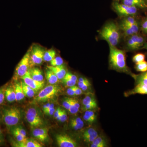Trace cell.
Here are the masks:
<instances>
[{"label": "cell", "instance_id": "484cf974", "mask_svg": "<svg viewBox=\"0 0 147 147\" xmlns=\"http://www.w3.org/2000/svg\"><path fill=\"white\" fill-rule=\"evenodd\" d=\"M10 131L11 134L14 136L16 141L18 142H24L27 140L26 137H24L21 135L17 130L14 128V127H10Z\"/></svg>", "mask_w": 147, "mask_h": 147}, {"label": "cell", "instance_id": "f1b7e54d", "mask_svg": "<svg viewBox=\"0 0 147 147\" xmlns=\"http://www.w3.org/2000/svg\"><path fill=\"white\" fill-rule=\"evenodd\" d=\"M135 69L137 71L144 72L147 71V62L144 61L136 63Z\"/></svg>", "mask_w": 147, "mask_h": 147}, {"label": "cell", "instance_id": "f546056e", "mask_svg": "<svg viewBox=\"0 0 147 147\" xmlns=\"http://www.w3.org/2000/svg\"><path fill=\"white\" fill-rule=\"evenodd\" d=\"M145 55L142 53H139L137 55H134L132 58V61L135 63H139L145 61Z\"/></svg>", "mask_w": 147, "mask_h": 147}, {"label": "cell", "instance_id": "5b68a950", "mask_svg": "<svg viewBox=\"0 0 147 147\" xmlns=\"http://www.w3.org/2000/svg\"><path fill=\"white\" fill-rule=\"evenodd\" d=\"M26 119L30 126L33 128L39 127L44 125V121L36 108L28 109L26 113Z\"/></svg>", "mask_w": 147, "mask_h": 147}, {"label": "cell", "instance_id": "4316f807", "mask_svg": "<svg viewBox=\"0 0 147 147\" xmlns=\"http://www.w3.org/2000/svg\"><path fill=\"white\" fill-rule=\"evenodd\" d=\"M56 53L55 50L51 49L46 51L44 53L43 60L45 61H51L56 57Z\"/></svg>", "mask_w": 147, "mask_h": 147}, {"label": "cell", "instance_id": "2e32d148", "mask_svg": "<svg viewBox=\"0 0 147 147\" xmlns=\"http://www.w3.org/2000/svg\"><path fill=\"white\" fill-rule=\"evenodd\" d=\"M98 137L97 131L93 128L88 129L84 131L83 134L84 141L86 143H91Z\"/></svg>", "mask_w": 147, "mask_h": 147}, {"label": "cell", "instance_id": "83f0119b", "mask_svg": "<svg viewBox=\"0 0 147 147\" xmlns=\"http://www.w3.org/2000/svg\"><path fill=\"white\" fill-rule=\"evenodd\" d=\"M138 24L136 19L133 17V16H129L124 17L122 20L121 24L124 25H133Z\"/></svg>", "mask_w": 147, "mask_h": 147}, {"label": "cell", "instance_id": "11a10c76", "mask_svg": "<svg viewBox=\"0 0 147 147\" xmlns=\"http://www.w3.org/2000/svg\"><path fill=\"white\" fill-rule=\"evenodd\" d=\"M50 103H47V104H45V105H44V106H43L42 110H43V112L47 110L48 107H49V105H50Z\"/></svg>", "mask_w": 147, "mask_h": 147}, {"label": "cell", "instance_id": "5bb4252c", "mask_svg": "<svg viewBox=\"0 0 147 147\" xmlns=\"http://www.w3.org/2000/svg\"><path fill=\"white\" fill-rule=\"evenodd\" d=\"M47 68L53 71L60 80H62L67 72L65 67L63 65L56 66H47Z\"/></svg>", "mask_w": 147, "mask_h": 147}, {"label": "cell", "instance_id": "74e56055", "mask_svg": "<svg viewBox=\"0 0 147 147\" xmlns=\"http://www.w3.org/2000/svg\"><path fill=\"white\" fill-rule=\"evenodd\" d=\"M89 82V81L87 78L81 77V78H79V82H78V87L80 88H82L84 85H86Z\"/></svg>", "mask_w": 147, "mask_h": 147}, {"label": "cell", "instance_id": "d6a6232c", "mask_svg": "<svg viewBox=\"0 0 147 147\" xmlns=\"http://www.w3.org/2000/svg\"><path fill=\"white\" fill-rule=\"evenodd\" d=\"M94 96L92 95H87L84 99H83L82 103L84 105H86L87 104H90L91 102L95 100Z\"/></svg>", "mask_w": 147, "mask_h": 147}, {"label": "cell", "instance_id": "9a60e30c", "mask_svg": "<svg viewBox=\"0 0 147 147\" xmlns=\"http://www.w3.org/2000/svg\"><path fill=\"white\" fill-rule=\"evenodd\" d=\"M121 1L122 3L124 4L134 7L137 8H147V0H121Z\"/></svg>", "mask_w": 147, "mask_h": 147}, {"label": "cell", "instance_id": "7c38bea8", "mask_svg": "<svg viewBox=\"0 0 147 147\" xmlns=\"http://www.w3.org/2000/svg\"><path fill=\"white\" fill-rule=\"evenodd\" d=\"M121 30L123 32L126 36H129L138 33L139 31V24L133 25H124L120 24L119 26Z\"/></svg>", "mask_w": 147, "mask_h": 147}, {"label": "cell", "instance_id": "7dc6e473", "mask_svg": "<svg viewBox=\"0 0 147 147\" xmlns=\"http://www.w3.org/2000/svg\"><path fill=\"white\" fill-rule=\"evenodd\" d=\"M67 94L70 96H73L75 95V92L73 89V87H69L67 90Z\"/></svg>", "mask_w": 147, "mask_h": 147}, {"label": "cell", "instance_id": "f5cc1de1", "mask_svg": "<svg viewBox=\"0 0 147 147\" xmlns=\"http://www.w3.org/2000/svg\"><path fill=\"white\" fill-rule=\"evenodd\" d=\"M71 99H72V102H73L74 104V106H75L76 108L79 109L80 107V104H79V101L76 100L75 98H71Z\"/></svg>", "mask_w": 147, "mask_h": 147}, {"label": "cell", "instance_id": "8d00e7d4", "mask_svg": "<svg viewBox=\"0 0 147 147\" xmlns=\"http://www.w3.org/2000/svg\"><path fill=\"white\" fill-rule=\"evenodd\" d=\"M84 114L88 116L94 122L96 120V115L94 111H93L92 110H86L85 112V114Z\"/></svg>", "mask_w": 147, "mask_h": 147}, {"label": "cell", "instance_id": "9c48e42d", "mask_svg": "<svg viewBox=\"0 0 147 147\" xmlns=\"http://www.w3.org/2000/svg\"><path fill=\"white\" fill-rule=\"evenodd\" d=\"M56 139L59 147H76L78 146L76 141L67 134H57Z\"/></svg>", "mask_w": 147, "mask_h": 147}, {"label": "cell", "instance_id": "f907efd6", "mask_svg": "<svg viewBox=\"0 0 147 147\" xmlns=\"http://www.w3.org/2000/svg\"><path fill=\"white\" fill-rule=\"evenodd\" d=\"M56 110V109H55V108H53L52 109H50V110L45 111V112H44V113L46 115H54Z\"/></svg>", "mask_w": 147, "mask_h": 147}, {"label": "cell", "instance_id": "e575fe53", "mask_svg": "<svg viewBox=\"0 0 147 147\" xmlns=\"http://www.w3.org/2000/svg\"><path fill=\"white\" fill-rule=\"evenodd\" d=\"M62 82L66 86L71 87L75 86L77 81H74V80H70V79L63 78L62 79Z\"/></svg>", "mask_w": 147, "mask_h": 147}, {"label": "cell", "instance_id": "7bdbcfd3", "mask_svg": "<svg viewBox=\"0 0 147 147\" xmlns=\"http://www.w3.org/2000/svg\"><path fill=\"white\" fill-rule=\"evenodd\" d=\"M13 127L21 135L24 136V137H26V132L24 128H22L21 127H16L15 126Z\"/></svg>", "mask_w": 147, "mask_h": 147}, {"label": "cell", "instance_id": "d4e9b609", "mask_svg": "<svg viewBox=\"0 0 147 147\" xmlns=\"http://www.w3.org/2000/svg\"><path fill=\"white\" fill-rule=\"evenodd\" d=\"M107 146V144L105 140L101 137H98L92 142L90 145L91 147H105Z\"/></svg>", "mask_w": 147, "mask_h": 147}, {"label": "cell", "instance_id": "44dd1931", "mask_svg": "<svg viewBox=\"0 0 147 147\" xmlns=\"http://www.w3.org/2000/svg\"><path fill=\"white\" fill-rule=\"evenodd\" d=\"M30 72L31 76L34 80L37 82H42L43 81V76L42 72L39 69L33 68L30 70Z\"/></svg>", "mask_w": 147, "mask_h": 147}, {"label": "cell", "instance_id": "1f68e13d", "mask_svg": "<svg viewBox=\"0 0 147 147\" xmlns=\"http://www.w3.org/2000/svg\"><path fill=\"white\" fill-rule=\"evenodd\" d=\"M56 119L58 121H59L62 123L64 122L67 120V115L65 110L62 109L59 116Z\"/></svg>", "mask_w": 147, "mask_h": 147}, {"label": "cell", "instance_id": "7a4b0ae2", "mask_svg": "<svg viewBox=\"0 0 147 147\" xmlns=\"http://www.w3.org/2000/svg\"><path fill=\"white\" fill-rule=\"evenodd\" d=\"M120 29L113 22H109L105 24L99 31L101 39L107 41L109 46L116 47L120 41Z\"/></svg>", "mask_w": 147, "mask_h": 147}, {"label": "cell", "instance_id": "ba28073f", "mask_svg": "<svg viewBox=\"0 0 147 147\" xmlns=\"http://www.w3.org/2000/svg\"><path fill=\"white\" fill-rule=\"evenodd\" d=\"M30 60V52H27L18 63L15 70V77H21L24 76L28 71Z\"/></svg>", "mask_w": 147, "mask_h": 147}, {"label": "cell", "instance_id": "277c9868", "mask_svg": "<svg viewBox=\"0 0 147 147\" xmlns=\"http://www.w3.org/2000/svg\"><path fill=\"white\" fill-rule=\"evenodd\" d=\"M60 91L59 88L56 85H49L39 92L35 100L38 102L47 101L55 97L59 92Z\"/></svg>", "mask_w": 147, "mask_h": 147}, {"label": "cell", "instance_id": "6da1fadb", "mask_svg": "<svg viewBox=\"0 0 147 147\" xmlns=\"http://www.w3.org/2000/svg\"><path fill=\"white\" fill-rule=\"evenodd\" d=\"M109 63L110 68L113 70L130 73L126 65L125 53L123 50L118 49L116 47L110 46Z\"/></svg>", "mask_w": 147, "mask_h": 147}, {"label": "cell", "instance_id": "30bf717a", "mask_svg": "<svg viewBox=\"0 0 147 147\" xmlns=\"http://www.w3.org/2000/svg\"><path fill=\"white\" fill-rule=\"evenodd\" d=\"M44 50L39 46H33L30 53V60L32 63L34 65H39L43 60Z\"/></svg>", "mask_w": 147, "mask_h": 147}, {"label": "cell", "instance_id": "9f6ffc18", "mask_svg": "<svg viewBox=\"0 0 147 147\" xmlns=\"http://www.w3.org/2000/svg\"><path fill=\"white\" fill-rule=\"evenodd\" d=\"M145 48H146V49L147 50V44L146 45H145Z\"/></svg>", "mask_w": 147, "mask_h": 147}, {"label": "cell", "instance_id": "ab89813d", "mask_svg": "<svg viewBox=\"0 0 147 147\" xmlns=\"http://www.w3.org/2000/svg\"><path fill=\"white\" fill-rule=\"evenodd\" d=\"M63 106L67 110H69L70 107V98H67L63 102Z\"/></svg>", "mask_w": 147, "mask_h": 147}, {"label": "cell", "instance_id": "681fc988", "mask_svg": "<svg viewBox=\"0 0 147 147\" xmlns=\"http://www.w3.org/2000/svg\"><path fill=\"white\" fill-rule=\"evenodd\" d=\"M83 118H84V120L86 121L89 123L92 124L94 122V121L90 118L88 116H87V115H85V114L84 115Z\"/></svg>", "mask_w": 147, "mask_h": 147}, {"label": "cell", "instance_id": "b9f144b4", "mask_svg": "<svg viewBox=\"0 0 147 147\" xmlns=\"http://www.w3.org/2000/svg\"><path fill=\"white\" fill-rule=\"evenodd\" d=\"M70 126L74 130H78L81 129L84 126V123L80 124L70 123Z\"/></svg>", "mask_w": 147, "mask_h": 147}, {"label": "cell", "instance_id": "ee69618b", "mask_svg": "<svg viewBox=\"0 0 147 147\" xmlns=\"http://www.w3.org/2000/svg\"><path fill=\"white\" fill-rule=\"evenodd\" d=\"M72 87H73V89L74 90V92H75V95H80L83 94V90H82V89L79 88V87L74 86H72Z\"/></svg>", "mask_w": 147, "mask_h": 147}, {"label": "cell", "instance_id": "603a6c76", "mask_svg": "<svg viewBox=\"0 0 147 147\" xmlns=\"http://www.w3.org/2000/svg\"><path fill=\"white\" fill-rule=\"evenodd\" d=\"M46 78L47 82L51 85L57 84L59 80L55 74L49 69L46 71Z\"/></svg>", "mask_w": 147, "mask_h": 147}, {"label": "cell", "instance_id": "ffe728a7", "mask_svg": "<svg viewBox=\"0 0 147 147\" xmlns=\"http://www.w3.org/2000/svg\"><path fill=\"white\" fill-rule=\"evenodd\" d=\"M134 78L135 84L147 85V71L139 74H131Z\"/></svg>", "mask_w": 147, "mask_h": 147}, {"label": "cell", "instance_id": "836d02e7", "mask_svg": "<svg viewBox=\"0 0 147 147\" xmlns=\"http://www.w3.org/2000/svg\"><path fill=\"white\" fill-rule=\"evenodd\" d=\"M97 102H96V100H95L90 104L84 105L83 109L86 111L88 110H93L97 108Z\"/></svg>", "mask_w": 147, "mask_h": 147}, {"label": "cell", "instance_id": "60d3db41", "mask_svg": "<svg viewBox=\"0 0 147 147\" xmlns=\"http://www.w3.org/2000/svg\"><path fill=\"white\" fill-rule=\"evenodd\" d=\"M64 79H70L74 81H77V77L76 75L69 72H67L66 74L64 77Z\"/></svg>", "mask_w": 147, "mask_h": 147}, {"label": "cell", "instance_id": "d6986e66", "mask_svg": "<svg viewBox=\"0 0 147 147\" xmlns=\"http://www.w3.org/2000/svg\"><path fill=\"white\" fill-rule=\"evenodd\" d=\"M5 95L6 99L8 102H12L16 100V94L14 91V87L11 86L6 87Z\"/></svg>", "mask_w": 147, "mask_h": 147}, {"label": "cell", "instance_id": "6f0895ef", "mask_svg": "<svg viewBox=\"0 0 147 147\" xmlns=\"http://www.w3.org/2000/svg\"><path fill=\"white\" fill-rule=\"evenodd\" d=\"M1 111H0V120H1Z\"/></svg>", "mask_w": 147, "mask_h": 147}, {"label": "cell", "instance_id": "cb8c5ba5", "mask_svg": "<svg viewBox=\"0 0 147 147\" xmlns=\"http://www.w3.org/2000/svg\"><path fill=\"white\" fill-rule=\"evenodd\" d=\"M21 83L25 96L28 98L34 97L35 93L34 90L25 84L24 81H21Z\"/></svg>", "mask_w": 147, "mask_h": 147}, {"label": "cell", "instance_id": "52a82bcc", "mask_svg": "<svg viewBox=\"0 0 147 147\" xmlns=\"http://www.w3.org/2000/svg\"><path fill=\"white\" fill-rule=\"evenodd\" d=\"M128 37L126 42V47L128 50L134 51L139 50L145 44L144 38L138 34Z\"/></svg>", "mask_w": 147, "mask_h": 147}, {"label": "cell", "instance_id": "db71d44e", "mask_svg": "<svg viewBox=\"0 0 147 147\" xmlns=\"http://www.w3.org/2000/svg\"><path fill=\"white\" fill-rule=\"evenodd\" d=\"M4 141L3 137V134L1 129L0 127V144L3 143Z\"/></svg>", "mask_w": 147, "mask_h": 147}, {"label": "cell", "instance_id": "7402d4cb", "mask_svg": "<svg viewBox=\"0 0 147 147\" xmlns=\"http://www.w3.org/2000/svg\"><path fill=\"white\" fill-rule=\"evenodd\" d=\"M13 87L16 94V101H20L23 100L25 97V95L21 83L19 82L16 83Z\"/></svg>", "mask_w": 147, "mask_h": 147}, {"label": "cell", "instance_id": "bcb514c9", "mask_svg": "<svg viewBox=\"0 0 147 147\" xmlns=\"http://www.w3.org/2000/svg\"><path fill=\"white\" fill-rule=\"evenodd\" d=\"M142 30L145 33L147 34V18L143 21L142 25Z\"/></svg>", "mask_w": 147, "mask_h": 147}, {"label": "cell", "instance_id": "8fae6325", "mask_svg": "<svg viewBox=\"0 0 147 147\" xmlns=\"http://www.w3.org/2000/svg\"><path fill=\"white\" fill-rule=\"evenodd\" d=\"M21 78L23 80L25 84L31 87L35 91H38L44 86V81L39 82L34 80L31 76L30 71L29 70L24 76L21 77Z\"/></svg>", "mask_w": 147, "mask_h": 147}, {"label": "cell", "instance_id": "816d5d0a", "mask_svg": "<svg viewBox=\"0 0 147 147\" xmlns=\"http://www.w3.org/2000/svg\"><path fill=\"white\" fill-rule=\"evenodd\" d=\"M91 84L90 82L88 83H87L86 85H84V86L82 87V90H83V91H86L87 90H88L89 88L91 87Z\"/></svg>", "mask_w": 147, "mask_h": 147}, {"label": "cell", "instance_id": "f6af8a7d", "mask_svg": "<svg viewBox=\"0 0 147 147\" xmlns=\"http://www.w3.org/2000/svg\"><path fill=\"white\" fill-rule=\"evenodd\" d=\"M82 123H84V122L82 121V119L79 117L71 119L70 122V123L80 124Z\"/></svg>", "mask_w": 147, "mask_h": 147}, {"label": "cell", "instance_id": "f35d334b", "mask_svg": "<svg viewBox=\"0 0 147 147\" xmlns=\"http://www.w3.org/2000/svg\"><path fill=\"white\" fill-rule=\"evenodd\" d=\"M6 88L4 87L0 88V105L2 104L5 98V93Z\"/></svg>", "mask_w": 147, "mask_h": 147}, {"label": "cell", "instance_id": "8992f818", "mask_svg": "<svg viewBox=\"0 0 147 147\" xmlns=\"http://www.w3.org/2000/svg\"><path fill=\"white\" fill-rule=\"evenodd\" d=\"M112 6L116 13L122 17L134 16L137 12V7L127 5L117 1H114Z\"/></svg>", "mask_w": 147, "mask_h": 147}, {"label": "cell", "instance_id": "4dcf8cb0", "mask_svg": "<svg viewBox=\"0 0 147 147\" xmlns=\"http://www.w3.org/2000/svg\"><path fill=\"white\" fill-rule=\"evenodd\" d=\"M63 63V60L60 57H55L50 61V64L53 66L62 65Z\"/></svg>", "mask_w": 147, "mask_h": 147}, {"label": "cell", "instance_id": "ac0fdd59", "mask_svg": "<svg viewBox=\"0 0 147 147\" xmlns=\"http://www.w3.org/2000/svg\"><path fill=\"white\" fill-rule=\"evenodd\" d=\"M13 146L18 147H41V145L36 141L27 139L24 142H18L13 143Z\"/></svg>", "mask_w": 147, "mask_h": 147}, {"label": "cell", "instance_id": "c3c4849f", "mask_svg": "<svg viewBox=\"0 0 147 147\" xmlns=\"http://www.w3.org/2000/svg\"><path fill=\"white\" fill-rule=\"evenodd\" d=\"M61 110L62 109H61L60 108H58L56 109V110H55V113H54L53 115H54V118H55L56 119L59 116Z\"/></svg>", "mask_w": 147, "mask_h": 147}, {"label": "cell", "instance_id": "3957f363", "mask_svg": "<svg viewBox=\"0 0 147 147\" xmlns=\"http://www.w3.org/2000/svg\"><path fill=\"white\" fill-rule=\"evenodd\" d=\"M21 119V111L18 108L14 107L4 109L3 120L9 128L16 125Z\"/></svg>", "mask_w": 147, "mask_h": 147}, {"label": "cell", "instance_id": "4fadbf2b", "mask_svg": "<svg viewBox=\"0 0 147 147\" xmlns=\"http://www.w3.org/2000/svg\"><path fill=\"white\" fill-rule=\"evenodd\" d=\"M32 134L35 138L40 142H45L48 139L49 136L48 129L46 127L36 128L33 131Z\"/></svg>", "mask_w": 147, "mask_h": 147}, {"label": "cell", "instance_id": "d590c367", "mask_svg": "<svg viewBox=\"0 0 147 147\" xmlns=\"http://www.w3.org/2000/svg\"><path fill=\"white\" fill-rule=\"evenodd\" d=\"M79 108H77L74 106L73 102H72V99L71 98H70V107L69 108V112L71 113L72 115H75L76 113H78L79 111Z\"/></svg>", "mask_w": 147, "mask_h": 147}, {"label": "cell", "instance_id": "e0dca14e", "mask_svg": "<svg viewBox=\"0 0 147 147\" xmlns=\"http://www.w3.org/2000/svg\"><path fill=\"white\" fill-rule=\"evenodd\" d=\"M126 96L135 94H147V85L137 84L133 89L127 92Z\"/></svg>", "mask_w": 147, "mask_h": 147}]
</instances>
